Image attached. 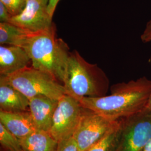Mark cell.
<instances>
[{
  "label": "cell",
  "instance_id": "1",
  "mask_svg": "<svg viewBox=\"0 0 151 151\" xmlns=\"http://www.w3.org/2000/svg\"><path fill=\"white\" fill-rule=\"evenodd\" d=\"M111 93L102 97H85L79 101L84 108L106 119L117 121L129 116L147 106L151 93V80L143 76L135 80L110 87Z\"/></svg>",
  "mask_w": 151,
  "mask_h": 151
},
{
  "label": "cell",
  "instance_id": "2",
  "mask_svg": "<svg viewBox=\"0 0 151 151\" xmlns=\"http://www.w3.org/2000/svg\"><path fill=\"white\" fill-rule=\"evenodd\" d=\"M22 48L30 57L32 66L50 74L63 84L70 52L65 41L57 37L54 24L47 30L31 32Z\"/></svg>",
  "mask_w": 151,
  "mask_h": 151
},
{
  "label": "cell",
  "instance_id": "3",
  "mask_svg": "<svg viewBox=\"0 0 151 151\" xmlns=\"http://www.w3.org/2000/svg\"><path fill=\"white\" fill-rule=\"evenodd\" d=\"M110 81L96 64L88 62L76 50L70 52L63 82L66 94L78 101L85 97L106 95Z\"/></svg>",
  "mask_w": 151,
  "mask_h": 151
},
{
  "label": "cell",
  "instance_id": "4",
  "mask_svg": "<svg viewBox=\"0 0 151 151\" xmlns=\"http://www.w3.org/2000/svg\"><path fill=\"white\" fill-rule=\"evenodd\" d=\"M0 80L15 87L29 99L43 95L59 100L66 94L65 87L48 73L32 66L10 75L0 76Z\"/></svg>",
  "mask_w": 151,
  "mask_h": 151
},
{
  "label": "cell",
  "instance_id": "5",
  "mask_svg": "<svg viewBox=\"0 0 151 151\" xmlns=\"http://www.w3.org/2000/svg\"><path fill=\"white\" fill-rule=\"evenodd\" d=\"M122 133L118 151H143L151 139V110L146 108L120 119Z\"/></svg>",
  "mask_w": 151,
  "mask_h": 151
},
{
  "label": "cell",
  "instance_id": "6",
  "mask_svg": "<svg viewBox=\"0 0 151 151\" xmlns=\"http://www.w3.org/2000/svg\"><path fill=\"white\" fill-rule=\"evenodd\" d=\"M120 120L113 121L83 107L80 123L73 137L78 151H87L118 126Z\"/></svg>",
  "mask_w": 151,
  "mask_h": 151
},
{
  "label": "cell",
  "instance_id": "7",
  "mask_svg": "<svg viewBox=\"0 0 151 151\" xmlns=\"http://www.w3.org/2000/svg\"><path fill=\"white\" fill-rule=\"evenodd\" d=\"M83 107L80 102L65 94L58 100L49 131L58 142L73 135L80 123Z\"/></svg>",
  "mask_w": 151,
  "mask_h": 151
},
{
  "label": "cell",
  "instance_id": "8",
  "mask_svg": "<svg viewBox=\"0 0 151 151\" xmlns=\"http://www.w3.org/2000/svg\"><path fill=\"white\" fill-rule=\"evenodd\" d=\"M48 0H27L20 14L12 16L10 22L29 32L47 30L54 23L48 10Z\"/></svg>",
  "mask_w": 151,
  "mask_h": 151
},
{
  "label": "cell",
  "instance_id": "9",
  "mask_svg": "<svg viewBox=\"0 0 151 151\" xmlns=\"http://www.w3.org/2000/svg\"><path fill=\"white\" fill-rule=\"evenodd\" d=\"M58 100L40 95L29 99V113L36 129L49 132Z\"/></svg>",
  "mask_w": 151,
  "mask_h": 151
},
{
  "label": "cell",
  "instance_id": "10",
  "mask_svg": "<svg viewBox=\"0 0 151 151\" xmlns=\"http://www.w3.org/2000/svg\"><path fill=\"white\" fill-rule=\"evenodd\" d=\"M30 62V57L21 47L0 45V76L10 75L29 66Z\"/></svg>",
  "mask_w": 151,
  "mask_h": 151
},
{
  "label": "cell",
  "instance_id": "11",
  "mask_svg": "<svg viewBox=\"0 0 151 151\" xmlns=\"http://www.w3.org/2000/svg\"><path fill=\"white\" fill-rule=\"evenodd\" d=\"M0 123L20 140L37 130L29 111L8 112L0 110Z\"/></svg>",
  "mask_w": 151,
  "mask_h": 151
},
{
  "label": "cell",
  "instance_id": "12",
  "mask_svg": "<svg viewBox=\"0 0 151 151\" xmlns=\"http://www.w3.org/2000/svg\"><path fill=\"white\" fill-rule=\"evenodd\" d=\"M0 110L29 111V99L15 87L0 80Z\"/></svg>",
  "mask_w": 151,
  "mask_h": 151
},
{
  "label": "cell",
  "instance_id": "13",
  "mask_svg": "<svg viewBox=\"0 0 151 151\" xmlns=\"http://www.w3.org/2000/svg\"><path fill=\"white\" fill-rule=\"evenodd\" d=\"M26 151H55L58 142L48 132L36 130L20 140Z\"/></svg>",
  "mask_w": 151,
  "mask_h": 151
},
{
  "label": "cell",
  "instance_id": "14",
  "mask_svg": "<svg viewBox=\"0 0 151 151\" xmlns=\"http://www.w3.org/2000/svg\"><path fill=\"white\" fill-rule=\"evenodd\" d=\"M31 32L11 22H0V44L22 47Z\"/></svg>",
  "mask_w": 151,
  "mask_h": 151
},
{
  "label": "cell",
  "instance_id": "15",
  "mask_svg": "<svg viewBox=\"0 0 151 151\" xmlns=\"http://www.w3.org/2000/svg\"><path fill=\"white\" fill-rule=\"evenodd\" d=\"M118 127L87 151H118L122 133L120 120Z\"/></svg>",
  "mask_w": 151,
  "mask_h": 151
},
{
  "label": "cell",
  "instance_id": "16",
  "mask_svg": "<svg viewBox=\"0 0 151 151\" xmlns=\"http://www.w3.org/2000/svg\"><path fill=\"white\" fill-rule=\"evenodd\" d=\"M0 143L6 150L9 151H26L20 140L12 135L0 123Z\"/></svg>",
  "mask_w": 151,
  "mask_h": 151
},
{
  "label": "cell",
  "instance_id": "17",
  "mask_svg": "<svg viewBox=\"0 0 151 151\" xmlns=\"http://www.w3.org/2000/svg\"><path fill=\"white\" fill-rule=\"evenodd\" d=\"M5 6L12 16H16L24 9L27 0H0Z\"/></svg>",
  "mask_w": 151,
  "mask_h": 151
},
{
  "label": "cell",
  "instance_id": "18",
  "mask_svg": "<svg viewBox=\"0 0 151 151\" xmlns=\"http://www.w3.org/2000/svg\"><path fill=\"white\" fill-rule=\"evenodd\" d=\"M55 151H78V146L73 136L58 142Z\"/></svg>",
  "mask_w": 151,
  "mask_h": 151
},
{
  "label": "cell",
  "instance_id": "19",
  "mask_svg": "<svg viewBox=\"0 0 151 151\" xmlns=\"http://www.w3.org/2000/svg\"><path fill=\"white\" fill-rule=\"evenodd\" d=\"M140 40L143 43L151 42V19L146 23L145 27L140 35Z\"/></svg>",
  "mask_w": 151,
  "mask_h": 151
},
{
  "label": "cell",
  "instance_id": "20",
  "mask_svg": "<svg viewBox=\"0 0 151 151\" xmlns=\"http://www.w3.org/2000/svg\"><path fill=\"white\" fill-rule=\"evenodd\" d=\"M11 17L6 7L0 1V22H10Z\"/></svg>",
  "mask_w": 151,
  "mask_h": 151
},
{
  "label": "cell",
  "instance_id": "21",
  "mask_svg": "<svg viewBox=\"0 0 151 151\" xmlns=\"http://www.w3.org/2000/svg\"><path fill=\"white\" fill-rule=\"evenodd\" d=\"M60 0H48V10L49 15L53 17L56 7L58 5Z\"/></svg>",
  "mask_w": 151,
  "mask_h": 151
},
{
  "label": "cell",
  "instance_id": "22",
  "mask_svg": "<svg viewBox=\"0 0 151 151\" xmlns=\"http://www.w3.org/2000/svg\"><path fill=\"white\" fill-rule=\"evenodd\" d=\"M143 151H151V139L145 147Z\"/></svg>",
  "mask_w": 151,
  "mask_h": 151
},
{
  "label": "cell",
  "instance_id": "23",
  "mask_svg": "<svg viewBox=\"0 0 151 151\" xmlns=\"http://www.w3.org/2000/svg\"><path fill=\"white\" fill-rule=\"evenodd\" d=\"M147 106L151 110V95H150V99H149L148 103V104H147Z\"/></svg>",
  "mask_w": 151,
  "mask_h": 151
}]
</instances>
